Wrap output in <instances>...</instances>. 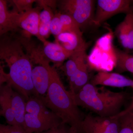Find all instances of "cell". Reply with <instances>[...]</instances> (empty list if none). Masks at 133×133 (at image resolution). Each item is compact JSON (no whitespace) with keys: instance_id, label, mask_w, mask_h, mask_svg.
<instances>
[{"instance_id":"6da1fadb","label":"cell","mask_w":133,"mask_h":133,"mask_svg":"<svg viewBox=\"0 0 133 133\" xmlns=\"http://www.w3.org/2000/svg\"><path fill=\"white\" fill-rule=\"evenodd\" d=\"M10 37L5 36L1 39L0 57L9 68L8 74L1 69V83L6 82L9 84L26 101L32 97H40L32 81L31 58L24 52L21 41Z\"/></svg>"},{"instance_id":"7a4b0ae2","label":"cell","mask_w":133,"mask_h":133,"mask_svg":"<svg viewBox=\"0 0 133 133\" xmlns=\"http://www.w3.org/2000/svg\"><path fill=\"white\" fill-rule=\"evenodd\" d=\"M49 69L48 91L40 98L46 107L60 118L63 124L81 129L83 119L71 93L66 90L54 67L50 65Z\"/></svg>"},{"instance_id":"3957f363","label":"cell","mask_w":133,"mask_h":133,"mask_svg":"<svg viewBox=\"0 0 133 133\" xmlns=\"http://www.w3.org/2000/svg\"><path fill=\"white\" fill-rule=\"evenodd\" d=\"M72 96L78 107L88 109L102 117H113L119 114L126 98L123 92L112 91L90 83Z\"/></svg>"},{"instance_id":"277c9868","label":"cell","mask_w":133,"mask_h":133,"mask_svg":"<svg viewBox=\"0 0 133 133\" xmlns=\"http://www.w3.org/2000/svg\"><path fill=\"white\" fill-rule=\"evenodd\" d=\"M62 123L60 118L48 109L40 97H32L26 101L23 128L28 133L48 131Z\"/></svg>"},{"instance_id":"5b68a950","label":"cell","mask_w":133,"mask_h":133,"mask_svg":"<svg viewBox=\"0 0 133 133\" xmlns=\"http://www.w3.org/2000/svg\"><path fill=\"white\" fill-rule=\"evenodd\" d=\"M113 38V33L110 31L98 39L87 56L88 66L99 71L111 72L115 68L116 56Z\"/></svg>"},{"instance_id":"8992f818","label":"cell","mask_w":133,"mask_h":133,"mask_svg":"<svg viewBox=\"0 0 133 133\" xmlns=\"http://www.w3.org/2000/svg\"><path fill=\"white\" fill-rule=\"evenodd\" d=\"M94 3L93 0H63L57 5L60 12L72 17L81 29L93 25Z\"/></svg>"},{"instance_id":"52a82bcc","label":"cell","mask_w":133,"mask_h":133,"mask_svg":"<svg viewBox=\"0 0 133 133\" xmlns=\"http://www.w3.org/2000/svg\"><path fill=\"white\" fill-rule=\"evenodd\" d=\"M93 25L99 26L110 17L118 14L133 12L132 1L98 0Z\"/></svg>"},{"instance_id":"ba28073f","label":"cell","mask_w":133,"mask_h":133,"mask_svg":"<svg viewBox=\"0 0 133 133\" xmlns=\"http://www.w3.org/2000/svg\"><path fill=\"white\" fill-rule=\"evenodd\" d=\"M41 8H33L26 12L18 13L17 24L29 35L36 36L41 42L44 41L39 34V15Z\"/></svg>"},{"instance_id":"9c48e42d","label":"cell","mask_w":133,"mask_h":133,"mask_svg":"<svg viewBox=\"0 0 133 133\" xmlns=\"http://www.w3.org/2000/svg\"><path fill=\"white\" fill-rule=\"evenodd\" d=\"M49 61L46 59L41 60L39 64L33 68L32 81L35 90L40 97H44L47 94L50 82L49 66Z\"/></svg>"},{"instance_id":"30bf717a","label":"cell","mask_w":133,"mask_h":133,"mask_svg":"<svg viewBox=\"0 0 133 133\" xmlns=\"http://www.w3.org/2000/svg\"><path fill=\"white\" fill-rule=\"evenodd\" d=\"M90 83L94 85H101L116 88L130 87L133 89V80L119 73L99 71L94 76Z\"/></svg>"},{"instance_id":"8fae6325","label":"cell","mask_w":133,"mask_h":133,"mask_svg":"<svg viewBox=\"0 0 133 133\" xmlns=\"http://www.w3.org/2000/svg\"><path fill=\"white\" fill-rule=\"evenodd\" d=\"M55 37L56 42L73 54L78 51L86 50L88 46L83 39V36L72 32L65 31Z\"/></svg>"},{"instance_id":"7c38bea8","label":"cell","mask_w":133,"mask_h":133,"mask_svg":"<svg viewBox=\"0 0 133 133\" xmlns=\"http://www.w3.org/2000/svg\"><path fill=\"white\" fill-rule=\"evenodd\" d=\"M42 52L46 59L58 65H60L65 60L69 59L73 54L58 43L50 42L47 41L43 43Z\"/></svg>"},{"instance_id":"4fadbf2b","label":"cell","mask_w":133,"mask_h":133,"mask_svg":"<svg viewBox=\"0 0 133 133\" xmlns=\"http://www.w3.org/2000/svg\"><path fill=\"white\" fill-rule=\"evenodd\" d=\"M18 13L10 12L8 10L7 2L0 0V34L2 36L9 31L18 29L17 18Z\"/></svg>"},{"instance_id":"5bb4252c","label":"cell","mask_w":133,"mask_h":133,"mask_svg":"<svg viewBox=\"0 0 133 133\" xmlns=\"http://www.w3.org/2000/svg\"><path fill=\"white\" fill-rule=\"evenodd\" d=\"M12 87L7 84L1 86L0 90L1 115L4 117L10 125H17L12 110L10 99V91Z\"/></svg>"},{"instance_id":"9a60e30c","label":"cell","mask_w":133,"mask_h":133,"mask_svg":"<svg viewBox=\"0 0 133 133\" xmlns=\"http://www.w3.org/2000/svg\"><path fill=\"white\" fill-rule=\"evenodd\" d=\"M88 66L86 59L79 65L76 75L69 79L70 91L72 95L77 93L84 86L89 83Z\"/></svg>"},{"instance_id":"2e32d148","label":"cell","mask_w":133,"mask_h":133,"mask_svg":"<svg viewBox=\"0 0 133 133\" xmlns=\"http://www.w3.org/2000/svg\"><path fill=\"white\" fill-rule=\"evenodd\" d=\"M10 99L12 109L17 124L24 128L26 100L20 94L14 91L13 88L10 91Z\"/></svg>"},{"instance_id":"e0dca14e","label":"cell","mask_w":133,"mask_h":133,"mask_svg":"<svg viewBox=\"0 0 133 133\" xmlns=\"http://www.w3.org/2000/svg\"><path fill=\"white\" fill-rule=\"evenodd\" d=\"M43 8L39 15V34L44 43L51 33V22L55 15L51 8L45 6Z\"/></svg>"},{"instance_id":"ac0fdd59","label":"cell","mask_w":133,"mask_h":133,"mask_svg":"<svg viewBox=\"0 0 133 133\" xmlns=\"http://www.w3.org/2000/svg\"><path fill=\"white\" fill-rule=\"evenodd\" d=\"M117 71H128L133 74V56L115 48Z\"/></svg>"},{"instance_id":"d6986e66","label":"cell","mask_w":133,"mask_h":133,"mask_svg":"<svg viewBox=\"0 0 133 133\" xmlns=\"http://www.w3.org/2000/svg\"><path fill=\"white\" fill-rule=\"evenodd\" d=\"M117 116L119 117L120 124L119 133H133V115L132 111L126 109Z\"/></svg>"},{"instance_id":"ffe728a7","label":"cell","mask_w":133,"mask_h":133,"mask_svg":"<svg viewBox=\"0 0 133 133\" xmlns=\"http://www.w3.org/2000/svg\"><path fill=\"white\" fill-rule=\"evenodd\" d=\"M57 13L59 19L64 26L65 31H70L78 35L83 36L81 29L72 17L60 12Z\"/></svg>"},{"instance_id":"44dd1931","label":"cell","mask_w":133,"mask_h":133,"mask_svg":"<svg viewBox=\"0 0 133 133\" xmlns=\"http://www.w3.org/2000/svg\"><path fill=\"white\" fill-rule=\"evenodd\" d=\"M115 34L119 42L124 48L128 49V38L127 31V23L124 18L123 21L118 25Z\"/></svg>"},{"instance_id":"7402d4cb","label":"cell","mask_w":133,"mask_h":133,"mask_svg":"<svg viewBox=\"0 0 133 133\" xmlns=\"http://www.w3.org/2000/svg\"><path fill=\"white\" fill-rule=\"evenodd\" d=\"M81 128L84 133H104L103 130L91 121L88 115L83 119Z\"/></svg>"},{"instance_id":"603a6c76","label":"cell","mask_w":133,"mask_h":133,"mask_svg":"<svg viewBox=\"0 0 133 133\" xmlns=\"http://www.w3.org/2000/svg\"><path fill=\"white\" fill-rule=\"evenodd\" d=\"M50 29L51 33L55 37L65 31L64 26L59 19L58 13L55 14L51 20Z\"/></svg>"},{"instance_id":"cb8c5ba5","label":"cell","mask_w":133,"mask_h":133,"mask_svg":"<svg viewBox=\"0 0 133 133\" xmlns=\"http://www.w3.org/2000/svg\"><path fill=\"white\" fill-rule=\"evenodd\" d=\"M125 19L127 23L128 38V49H133V12L127 14Z\"/></svg>"},{"instance_id":"d4e9b609","label":"cell","mask_w":133,"mask_h":133,"mask_svg":"<svg viewBox=\"0 0 133 133\" xmlns=\"http://www.w3.org/2000/svg\"><path fill=\"white\" fill-rule=\"evenodd\" d=\"M20 13L26 12L33 8V3L36 1L34 0H14L12 1Z\"/></svg>"},{"instance_id":"484cf974","label":"cell","mask_w":133,"mask_h":133,"mask_svg":"<svg viewBox=\"0 0 133 133\" xmlns=\"http://www.w3.org/2000/svg\"><path fill=\"white\" fill-rule=\"evenodd\" d=\"M0 133H28L21 126L10 125L1 124Z\"/></svg>"},{"instance_id":"4316f807","label":"cell","mask_w":133,"mask_h":133,"mask_svg":"<svg viewBox=\"0 0 133 133\" xmlns=\"http://www.w3.org/2000/svg\"><path fill=\"white\" fill-rule=\"evenodd\" d=\"M120 129V124L119 117L117 115L114 116L112 122L107 126L104 133H119Z\"/></svg>"},{"instance_id":"83f0119b","label":"cell","mask_w":133,"mask_h":133,"mask_svg":"<svg viewBox=\"0 0 133 133\" xmlns=\"http://www.w3.org/2000/svg\"><path fill=\"white\" fill-rule=\"evenodd\" d=\"M35 133H69V129L66 128L65 124L62 123L56 128L42 132Z\"/></svg>"},{"instance_id":"f1b7e54d","label":"cell","mask_w":133,"mask_h":133,"mask_svg":"<svg viewBox=\"0 0 133 133\" xmlns=\"http://www.w3.org/2000/svg\"><path fill=\"white\" fill-rule=\"evenodd\" d=\"M39 7L43 8L47 6L51 8H55L57 4L56 1H36Z\"/></svg>"},{"instance_id":"f546056e","label":"cell","mask_w":133,"mask_h":133,"mask_svg":"<svg viewBox=\"0 0 133 133\" xmlns=\"http://www.w3.org/2000/svg\"><path fill=\"white\" fill-rule=\"evenodd\" d=\"M69 133H84L81 129L74 127H70L69 129Z\"/></svg>"},{"instance_id":"4dcf8cb0","label":"cell","mask_w":133,"mask_h":133,"mask_svg":"<svg viewBox=\"0 0 133 133\" xmlns=\"http://www.w3.org/2000/svg\"><path fill=\"white\" fill-rule=\"evenodd\" d=\"M129 110H130V111H131V110H133V97L132 98V104H131V105L128 108H127Z\"/></svg>"},{"instance_id":"1f68e13d","label":"cell","mask_w":133,"mask_h":133,"mask_svg":"<svg viewBox=\"0 0 133 133\" xmlns=\"http://www.w3.org/2000/svg\"><path fill=\"white\" fill-rule=\"evenodd\" d=\"M131 111H132V114H133V110H131Z\"/></svg>"},{"instance_id":"d6a6232c","label":"cell","mask_w":133,"mask_h":133,"mask_svg":"<svg viewBox=\"0 0 133 133\" xmlns=\"http://www.w3.org/2000/svg\"><path fill=\"white\" fill-rule=\"evenodd\" d=\"M132 4L133 5V1H132Z\"/></svg>"}]
</instances>
